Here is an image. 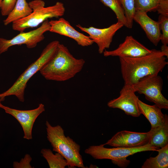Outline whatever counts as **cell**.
<instances>
[{"mask_svg": "<svg viewBox=\"0 0 168 168\" xmlns=\"http://www.w3.org/2000/svg\"><path fill=\"white\" fill-rule=\"evenodd\" d=\"M119 58L124 85H132L145 77L158 74L168 63L164 54L156 49L138 57Z\"/></svg>", "mask_w": 168, "mask_h": 168, "instance_id": "6da1fadb", "label": "cell"}, {"mask_svg": "<svg viewBox=\"0 0 168 168\" xmlns=\"http://www.w3.org/2000/svg\"><path fill=\"white\" fill-rule=\"evenodd\" d=\"M85 63L83 59L75 58L66 46L60 43L53 57L39 71L47 80L65 81L80 72Z\"/></svg>", "mask_w": 168, "mask_h": 168, "instance_id": "7a4b0ae2", "label": "cell"}, {"mask_svg": "<svg viewBox=\"0 0 168 168\" xmlns=\"http://www.w3.org/2000/svg\"><path fill=\"white\" fill-rule=\"evenodd\" d=\"M47 138L54 151L61 155L66 160L69 168H85L80 146L69 136H66L63 128L59 125L53 126L46 122Z\"/></svg>", "mask_w": 168, "mask_h": 168, "instance_id": "3957f363", "label": "cell"}, {"mask_svg": "<svg viewBox=\"0 0 168 168\" xmlns=\"http://www.w3.org/2000/svg\"><path fill=\"white\" fill-rule=\"evenodd\" d=\"M59 43L58 41L54 40L48 44L39 58L28 66L13 85L7 91L0 94V101L4 100L6 96L14 95L20 101L24 102L25 91L28 82L52 58Z\"/></svg>", "mask_w": 168, "mask_h": 168, "instance_id": "277c9868", "label": "cell"}, {"mask_svg": "<svg viewBox=\"0 0 168 168\" xmlns=\"http://www.w3.org/2000/svg\"><path fill=\"white\" fill-rule=\"evenodd\" d=\"M104 144L97 146H91L85 150V152L96 159H108L112 162L121 168L128 166L130 161L127 158L138 152L156 151L159 148L147 144L144 146L135 148L114 147H105Z\"/></svg>", "mask_w": 168, "mask_h": 168, "instance_id": "5b68a950", "label": "cell"}, {"mask_svg": "<svg viewBox=\"0 0 168 168\" xmlns=\"http://www.w3.org/2000/svg\"><path fill=\"white\" fill-rule=\"evenodd\" d=\"M65 11L64 4L57 2L53 6L42 7L33 11L27 17L13 22L12 28L15 30L23 32L27 28L37 27L49 18L62 16Z\"/></svg>", "mask_w": 168, "mask_h": 168, "instance_id": "8992f818", "label": "cell"}, {"mask_svg": "<svg viewBox=\"0 0 168 168\" xmlns=\"http://www.w3.org/2000/svg\"><path fill=\"white\" fill-rule=\"evenodd\" d=\"M163 81L158 74L150 75L132 85L135 92L143 94L146 99L154 103L161 109H168V100L161 91Z\"/></svg>", "mask_w": 168, "mask_h": 168, "instance_id": "52a82bcc", "label": "cell"}, {"mask_svg": "<svg viewBox=\"0 0 168 168\" xmlns=\"http://www.w3.org/2000/svg\"><path fill=\"white\" fill-rule=\"evenodd\" d=\"M50 27L49 21L47 20L38 28L26 32H20L11 39L0 38V54L15 45L25 44L29 49L35 47L38 43L44 39V34L49 31Z\"/></svg>", "mask_w": 168, "mask_h": 168, "instance_id": "ba28073f", "label": "cell"}, {"mask_svg": "<svg viewBox=\"0 0 168 168\" xmlns=\"http://www.w3.org/2000/svg\"><path fill=\"white\" fill-rule=\"evenodd\" d=\"M131 85H124L117 98L110 100L107 103L110 108L123 110L127 115L138 117L141 113L138 104V96Z\"/></svg>", "mask_w": 168, "mask_h": 168, "instance_id": "9c48e42d", "label": "cell"}, {"mask_svg": "<svg viewBox=\"0 0 168 168\" xmlns=\"http://www.w3.org/2000/svg\"><path fill=\"white\" fill-rule=\"evenodd\" d=\"M0 108L5 112L14 117L19 123L24 132L23 138L27 140L32 138V129L34 123L37 118L45 111L44 105L40 103L34 109L20 110L11 108L3 105L0 101Z\"/></svg>", "mask_w": 168, "mask_h": 168, "instance_id": "30bf717a", "label": "cell"}, {"mask_svg": "<svg viewBox=\"0 0 168 168\" xmlns=\"http://www.w3.org/2000/svg\"><path fill=\"white\" fill-rule=\"evenodd\" d=\"M124 26L118 22L104 28H98L93 26L86 28L82 27L79 24L76 25L82 31L87 33L94 43L97 44L98 52L100 54H103L106 49L110 47L114 36Z\"/></svg>", "mask_w": 168, "mask_h": 168, "instance_id": "8fae6325", "label": "cell"}, {"mask_svg": "<svg viewBox=\"0 0 168 168\" xmlns=\"http://www.w3.org/2000/svg\"><path fill=\"white\" fill-rule=\"evenodd\" d=\"M149 140V132L139 133L123 130L117 132L104 144L114 147L135 148L148 144Z\"/></svg>", "mask_w": 168, "mask_h": 168, "instance_id": "7c38bea8", "label": "cell"}, {"mask_svg": "<svg viewBox=\"0 0 168 168\" xmlns=\"http://www.w3.org/2000/svg\"><path fill=\"white\" fill-rule=\"evenodd\" d=\"M151 52V50L146 47L132 36H128L117 49L112 51L105 50L103 54L105 57L137 58L148 54Z\"/></svg>", "mask_w": 168, "mask_h": 168, "instance_id": "4fadbf2b", "label": "cell"}, {"mask_svg": "<svg viewBox=\"0 0 168 168\" xmlns=\"http://www.w3.org/2000/svg\"><path fill=\"white\" fill-rule=\"evenodd\" d=\"M50 26L49 31L69 37L82 47L91 45L94 43L88 36L76 30L70 23L63 18L49 21Z\"/></svg>", "mask_w": 168, "mask_h": 168, "instance_id": "5bb4252c", "label": "cell"}, {"mask_svg": "<svg viewBox=\"0 0 168 168\" xmlns=\"http://www.w3.org/2000/svg\"><path fill=\"white\" fill-rule=\"evenodd\" d=\"M133 21L140 25L150 41L157 46L161 35L159 21L153 20L147 15V12L141 11H136Z\"/></svg>", "mask_w": 168, "mask_h": 168, "instance_id": "9a60e30c", "label": "cell"}, {"mask_svg": "<svg viewBox=\"0 0 168 168\" xmlns=\"http://www.w3.org/2000/svg\"><path fill=\"white\" fill-rule=\"evenodd\" d=\"M138 104L141 113L148 120L153 128L161 125L163 123L165 114L162 113V109L156 104L150 105L138 100Z\"/></svg>", "mask_w": 168, "mask_h": 168, "instance_id": "2e32d148", "label": "cell"}, {"mask_svg": "<svg viewBox=\"0 0 168 168\" xmlns=\"http://www.w3.org/2000/svg\"><path fill=\"white\" fill-rule=\"evenodd\" d=\"M149 144L159 149L168 144V116L165 114L163 123L160 126L151 128L149 131Z\"/></svg>", "mask_w": 168, "mask_h": 168, "instance_id": "e0dca14e", "label": "cell"}, {"mask_svg": "<svg viewBox=\"0 0 168 168\" xmlns=\"http://www.w3.org/2000/svg\"><path fill=\"white\" fill-rule=\"evenodd\" d=\"M32 11L26 0H17L13 9L3 20L4 25L7 26L24 18L29 15Z\"/></svg>", "mask_w": 168, "mask_h": 168, "instance_id": "ac0fdd59", "label": "cell"}, {"mask_svg": "<svg viewBox=\"0 0 168 168\" xmlns=\"http://www.w3.org/2000/svg\"><path fill=\"white\" fill-rule=\"evenodd\" d=\"M158 155L147 159L142 166V168H168V144L164 147L157 149Z\"/></svg>", "mask_w": 168, "mask_h": 168, "instance_id": "d6986e66", "label": "cell"}, {"mask_svg": "<svg viewBox=\"0 0 168 168\" xmlns=\"http://www.w3.org/2000/svg\"><path fill=\"white\" fill-rule=\"evenodd\" d=\"M41 153L50 168H64L68 166L66 160L58 152L54 154L50 149L43 148L41 149Z\"/></svg>", "mask_w": 168, "mask_h": 168, "instance_id": "ffe728a7", "label": "cell"}, {"mask_svg": "<svg viewBox=\"0 0 168 168\" xmlns=\"http://www.w3.org/2000/svg\"><path fill=\"white\" fill-rule=\"evenodd\" d=\"M105 6L110 8L115 14L118 22L128 28L124 12L119 0H100Z\"/></svg>", "mask_w": 168, "mask_h": 168, "instance_id": "44dd1931", "label": "cell"}, {"mask_svg": "<svg viewBox=\"0 0 168 168\" xmlns=\"http://www.w3.org/2000/svg\"><path fill=\"white\" fill-rule=\"evenodd\" d=\"M124 9L128 28L132 27L133 17L136 12L134 0H119Z\"/></svg>", "mask_w": 168, "mask_h": 168, "instance_id": "7402d4cb", "label": "cell"}, {"mask_svg": "<svg viewBox=\"0 0 168 168\" xmlns=\"http://www.w3.org/2000/svg\"><path fill=\"white\" fill-rule=\"evenodd\" d=\"M160 0H134L136 11L148 12L156 11Z\"/></svg>", "mask_w": 168, "mask_h": 168, "instance_id": "603a6c76", "label": "cell"}, {"mask_svg": "<svg viewBox=\"0 0 168 168\" xmlns=\"http://www.w3.org/2000/svg\"><path fill=\"white\" fill-rule=\"evenodd\" d=\"M161 30H162L161 41L162 44H168V16L160 15L158 21Z\"/></svg>", "mask_w": 168, "mask_h": 168, "instance_id": "cb8c5ba5", "label": "cell"}, {"mask_svg": "<svg viewBox=\"0 0 168 168\" xmlns=\"http://www.w3.org/2000/svg\"><path fill=\"white\" fill-rule=\"evenodd\" d=\"M17 0H2L0 9L2 16H7L14 8Z\"/></svg>", "mask_w": 168, "mask_h": 168, "instance_id": "d4e9b609", "label": "cell"}, {"mask_svg": "<svg viewBox=\"0 0 168 168\" xmlns=\"http://www.w3.org/2000/svg\"><path fill=\"white\" fill-rule=\"evenodd\" d=\"M32 159L30 155L26 154L23 158L19 162H14L13 167L14 168H32V167L30 164Z\"/></svg>", "mask_w": 168, "mask_h": 168, "instance_id": "484cf974", "label": "cell"}, {"mask_svg": "<svg viewBox=\"0 0 168 168\" xmlns=\"http://www.w3.org/2000/svg\"><path fill=\"white\" fill-rule=\"evenodd\" d=\"M156 11L160 15L168 16V0H160Z\"/></svg>", "mask_w": 168, "mask_h": 168, "instance_id": "4316f807", "label": "cell"}, {"mask_svg": "<svg viewBox=\"0 0 168 168\" xmlns=\"http://www.w3.org/2000/svg\"><path fill=\"white\" fill-rule=\"evenodd\" d=\"M32 11L38 8L44 7L45 2L42 0H34L28 3Z\"/></svg>", "mask_w": 168, "mask_h": 168, "instance_id": "83f0119b", "label": "cell"}, {"mask_svg": "<svg viewBox=\"0 0 168 168\" xmlns=\"http://www.w3.org/2000/svg\"><path fill=\"white\" fill-rule=\"evenodd\" d=\"M161 51L164 54L165 57H168V46L167 45L162 44L161 47Z\"/></svg>", "mask_w": 168, "mask_h": 168, "instance_id": "f1b7e54d", "label": "cell"}, {"mask_svg": "<svg viewBox=\"0 0 168 168\" xmlns=\"http://www.w3.org/2000/svg\"><path fill=\"white\" fill-rule=\"evenodd\" d=\"M2 0H0V9L1 7V6L2 3Z\"/></svg>", "mask_w": 168, "mask_h": 168, "instance_id": "f546056e", "label": "cell"}]
</instances>
